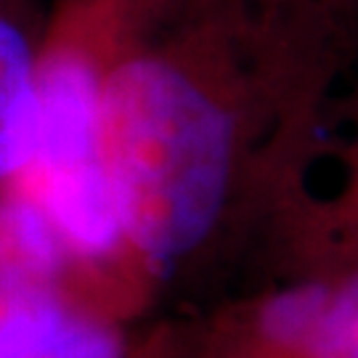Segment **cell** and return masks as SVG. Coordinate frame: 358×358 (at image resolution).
Returning a JSON list of instances; mask_svg holds the SVG:
<instances>
[{"label": "cell", "instance_id": "cell-1", "mask_svg": "<svg viewBox=\"0 0 358 358\" xmlns=\"http://www.w3.org/2000/svg\"><path fill=\"white\" fill-rule=\"evenodd\" d=\"M313 19L268 0H143L101 101L133 303L223 234L263 152L266 115L308 106Z\"/></svg>", "mask_w": 358, "mask_h": 358}, {"label": "cell", "instance_id": "cell-2", "mask_svg": "<svg viewBox=\"0 0 358 358\" xmlns=\"http://www.w3.org/2000/svg\"><path fill=\"white\" fill-rule=\"evenodd\" d=\"M143 0H56L40 27L35 136L8 183L45 213L90 292L125 284V242L101 159L106 72Z\"/></svg>", "mask_w": 358, "mask_h": 358}, {"label": "cell", "instance_id": "cell-3", "mask_svg": "<svg viewBox=\"0 0 358 358\" xmlns=\"http://www.w3.org/2000/svg\"><path fill=\"white\" fill-rule=\"evenodd\" d=\"M276 192L289 202V231L310 273L358 266V125L334 146L297 138Z\"/></svg>", "mask_w": 358, "mask_h": 358}, {"label": "cell", "instance_id": "cell-4", "mask_svg": "<svg viewBox=\"0 0 358 358\" xmlns=\"http://www.w3.org/2000/svg\"><path fill=\"white\" fill-rule=\"evenodd\" d=\"M0 358H130V345L66 289L0 282Z\"/></svg>", "mask_w": 358, "mask_h": 358}, {"label": "cell", "instance_id": "cell-5", "mask_svg": "<svg viewBox=\"0 0 358 358\" xmlns=\"http://www.w3.org/2000/svg\"><path fill=\"white\" fill-rule=\"evenodd\" d=\"M40 27L0 0V189L24 170L35 136V59Z\"/></svg>", "mask_w": 358, "mask_h": 358}, {"label": "cell", "instance_id": "cell-6", "mask_svg": "<svg viewBox=\"0 0 358 358\" xmlns=\"http://www.w3.org/2000/svg\"><path fill=\"white\" fill-rule=\"evenodd\" d=\"M297 358H358V266L332 273L327 306Z\"/></svg>", "mask_w": 358, "mask_h": 358}, {"label": "cell", "instance_id": "cell-7", "mask_svg": "<svg viewBox=\"0 0 358 358\" xmlns=\"http://www.w3.org/2000/svg\"><path fill=\"white\" fill-rule=\"evenodd\" d=\"M268 3H276V6H284V8H292V11H300V13L313 16L310 6H308V0H268Z\"/></svg>", "mask_w": 358, "mask_h": 358}]
</instances>
